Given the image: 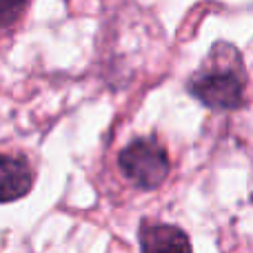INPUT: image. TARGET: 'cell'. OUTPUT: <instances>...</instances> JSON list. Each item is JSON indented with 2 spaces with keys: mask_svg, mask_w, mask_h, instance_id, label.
Returning a JSON list of instances; mask_svg holds the SVG:
<instances>
[{
  "mask_svg": "<svg viewBox=\"0 0 253 253\" xmlns=\"http://www.w3.org/2000/svg\"><path fill=\"white\" fill-rule=\"evenodd\" d=\"M189 91L209 109H238L247 91V71L240 51L229 42L213 44L189 80Z\"/></svg>",
  "mask_w": 253,
  "mask_h": 253,
  "instance_id": "6da1fadb",
  "label": "cell"
},
{
  "mask_svg": "<svg viewBox=\"0 0 253 253\" xmlns=\"http://www.w3.org/2000/svg\"><path fill=\"white\" fill-rule=\"evenodd\" d=\"M120 169L131 184L140 189H156L167 180L171 169L165 147L153 138H142L125 147L118 156Z\"/></svg>",
  "mask_w": 253,
  "mask_h": 253,
  "instance_id": "7a4b0ae2",
  "label": "cell"
},
{
  "mask_svg": "<svg viewBox=\"0 0 253 253\" xmlns=\"http://www.w3.org/2000/svg\"><path fill=\"white\" fill-rule=\"evenodd\" d=\"M34 173L29 169V162L16 153H4L2 158V200L11 202L22 198L31 189Z\"/></svg>",
  "mask_w": 253,
  "mask_h": 253,
  "instance_id": "3957f363",
  "label": "cell"
},
{
  "mask_svg": "<svg viewBox=\"0 0 253 253\" xmlns=\"http://www.w3.org/2000/svg\"><path fill=\"white\" fill-rule=\"evenodd\" d=\"M140 245L144 249H191V242L184 231L167 224H151L140 231Z\"/></svg>",
  "mask_w": 253,
  "mask_h": 253,
  "instance_id": "277c9868",
  "label": "cell"
},
{
  "mask_svg": "<svg viewBox=\"0 0 253 253\" xmlns=\"http://www.w3.org/2000/svg\"><path fill=\"white\" fill-rule=\"evenodd\" d=\"M29 0H2V13H0V20L4 27H11L18 18L22 16V11L27 9Z\"/></svg>",
  "mask_w": 253,
  "mask_h": 253,
  "instance_id": "5b68a950",
  "label": "cell"
}]
</instances>
